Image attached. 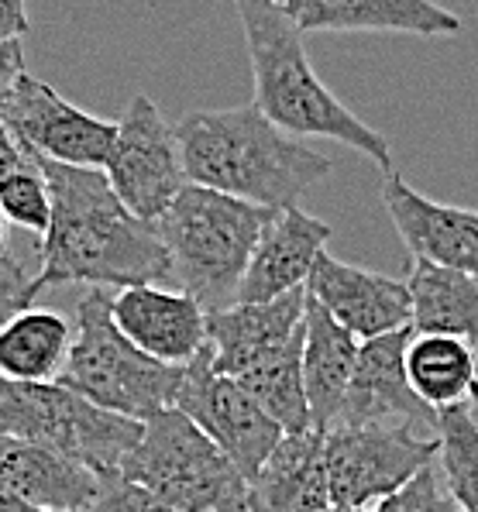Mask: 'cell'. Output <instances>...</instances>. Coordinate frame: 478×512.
Here are the masks:
<instances>
[{
    "mask_svg": "<svg viewBox=\"0 0 478 512\" xmlns=\"http://www.w3.org/2000/svg\"><path fill=\"white\" fill-rule=\"evenodd\" d=\"M141 420L90 403L62 382L0 375V437L52 447L93 471H114L141 437Z\"/></svg>",
    "mask_w": 478,
    "mask_h": 512,
    "instance_id": "52a82bcc",
    "label": "cell"
},
{
    "mask_svg": "<svg viewBox=\"0 0 478 512\" xmlns=\"http://www.w3.org/2000/svg\"><path fill=\"white\" fill-rule=\"evenodd\" d=\"M104 172L114 193L124 200V207L145 220H155V224L166 217L172 200L183 193L186 172L176 135L145 93L131 97L124 117L117 121V135Z\"/></svg>",
    "mask_w": 478,
    "mask_h": 512,
    "instance_id": "8fae6325",
    "label": "cell"
},
{
    "mask_svg": "<svg viewBox=\"0 0 478 512\" xmlns=\"http://www.w3.org/2000/svg\"><path fill=\"white\" fill-rule=\"evenodd\" d=\"M176 409H183L197 427L234 461V468L255 482L262 464L282 440V427L255 403V396L231 375L214 372L210 351H203L183 368L176 392Z\"/></svg>",
    "mask_w": 478,
    "mask_h": 512,
    "instance_id": "30bf717a",
    "label": "cell"
},
{
    "mask_svg": "<svg viewBox=\"0 0 478 512\" xmlns=\"http://www.w3.org/2000/svg\"><path fill=\"white\" fill-rule=\"evenodd\" d=\"M307 293L341 327H348L358 341L410 327L413 320L410 286L403 279H389V275L358 269V265H344L327 251H320L317 262H313L307 275Z\"/></svg>",
    "mask_w": 478,
    "mask_h": 512,
    "instance_id": "4fadbf2b",
    "label": "cell"
},
{
    "mask_svg": "<svg viewBox=\"0 0 478 512\" xmlns=\"http://www.w3.org/2000/svg\"><path fill=\"white\" fill-rule=\"evenodd\" d=\"M372 512H465L451 488H444V471H437L434 461H427L413 478H406L396 492L375 502Z\"/></svg>",
    "mask_w": 478,
    "mask_h": 512,
    "instance_id": "83f0119b",
    "label": "cell"
},
{
    "mask_svg": "<svg viewBox=\"0 0 478 512\" xmlns=\"http://www.w3.org/2000/svg\"><path fill=\"white\" fill-rule=\"evenodd\" d=\"M303 31H399V35H458L465 21L434 0H296L286 7Z\"/></svg>",
    "mask_w": 478,
    "mask_h": 512,
    "instance_id": "d6986e66",
    "label": "cell"
},
{
    "mask_svg": "<svg viewBox=\"0 0 478 512\" xmlns=\"http://www.w3.org/2000/svg\"><path fill=\"white\" fill-rule=\"evenodd\" d=\"M0 512H49V509H38V506H31V502L18 499V495H11V492L0 488Z\"/></svg>",
    "mask_w": 478,
    "mask_h": 512,
    "instance_id": "836d02e7",
    "label": "cell"
},
{
    "mask_svg": "<svg viewBox=\"0 0 478 512\" xmlns=\"http://www.w3.org/2000/svg\"><path fill=\"white\" fill-rule=\"evenodd\" d=\"M358 337L341 327L324 306L307 293L303 313V382H307L310 423L327 430L338 420L358 361Z\"/></svg>",
    "mask_w": 478,
    "mask_h": 512,
    "instance_id": "44dd1931",
    "label": "cell"
},
{
    "mask_svg": "<svg viewBox=\"0 0 478 512\" xmlns=\"http://www.w3.org/2000/svg\"><path fill=\"white\" fill-rule=\"evenodd\" d=\"M245 28L255 76V107L286 135L331 138L362 152L382 172H393V148L355 110H348L313 73L303 31L272 0H234Z\"/></svg>",
    "mask_w": 478,
    "mask_h": 512,
    "instance_id": "3957f363",
    "label": "cell"
},
{
    "mask_svg": "<svg viewBox=\"0 0 478 512\" xmlns=\"http://www.w3.org/2000/svg\"><path fill=\"white\" fill-rule=\"evenodd\" d=\"M327 241H331V227L324 220L303 214L300 207L276 210L252 251L238 303H262L307 286V275Z\"/></svg>",
    "mask_w": 478,
    "mask_h": 512,
    "instance_id": "e0dca14e",
    "label": "cell"
},
{
    "mask_svg": "<svg viewBox=\"0 0 478 512\" xmlns=\"http://www.w3.org/2000/svg\"><path fill=\"white\" fill-rule=\"evenodd\" d=\"M272 214L262 203L186 183L159 220L179 289L197 296L207 313L238 303L241 279Z\"/></svg>",
    "mask_w": 478,
    "mask_h": 512,
    "instance_id": "277c9868",
    "label": "cell"
},
{
    "mask_svg": "<svg viewBox=\"0 0 478 512\" xmlns=\"http://www.w3.org/2000/svg\"><path fill=\"white\" fill-rule=\"evenodd\" d=\"M97 475H100V485L86 512H176L172 506H166L159 495L148 492L145 485L121 475V468L97 471Z\"/></svg>",
    "mask_w": 478,
    "mask_h": 512,
    "instance_id": "f1b7e54d",
    "label": "cell"
},
{
    "mask_svg": "<svg viewBox=\"0 0 478 512\" xmlns=\"http://www.w3.org/2000/svg\"><path fill=\"white\" fill-rule=\"evenodd\" d=\"M320 512H365V509H351V506H327V509H320Z\"/></svg>",
    "mask_w": 478,
    "mask_h": 512,
    "instance_id": "8d00e7d4",
    "label": "cell"
},
{
    "mask_svg": "<svg viewBox=\"0 0 478 512\" xmlns=\"http://www.w3.org/2000/svg\"><path fill=\"white\" fill-rule=\"evenodd\" d=\"M52 196V220L38 248V275L28 296L49 286L128 289L172 279L169 248L155 220L131 214L104 169L35 159Z\"/></svg>",
    "mask_w": 478,
    "mask_h": 512,
    "instance_id": "6da1fadb",
    "label": "cell"
},
{
    "mask_svg": "<svg viewBox=\"0 0 478 512\" xmlns=\"http://www.w3.org/2000/svg\"><path fill=\"white\" fill-rule=\"evenodd\" d=\"M28 286H31V279L18 265V258H14L11 251H0V324H7L14 313L31 306Z\"/></svg>",
    "mask_w": 478,
    "mask_h": 512,
    "instance_id": "f546056e",
    "label": "cell"
},
{
    "mask_svg": "<svg viewBox=\"0 0 478 512\" xmlns=\"http://www.w3.org/2000/svg\"><path fill=\"white\" fill-rule=\"evenodd\" d=\"M0 207H4V217L11 220V224L25 227V231H35V234L49 231L52 196L35 159L0 179Z\"/></svg>",
    "mask_w": 478,
    "mask_h": 512,
    "instance_id": "4316f807",
    "label": "cell"
},
{
    "mask_svg": "<svg viewBox=\"0 0 478 512\" xmlns=\"http://www.w3.org/2000/svg\"><path fill=\"white\" fill-rule=\"evenodd\" d=\"M441 471L451 495L465 512H478V423L468 403L437 409Z\"/></svg>",
    "mask_w": 478,
    "mask_h": 512,
    "instance_id": "484cf974",
    "label": "cell"
},
{
    "mask_svg": "<svg viewBox=\"0 0 478 512\" xmlns=\"http://www.w3.org/2000/svg\"><path fill=\"white\" fill-rule=\"evenodd\" d=\"M468 409H472V416H475V423H478V378H475L472 392H468Z\"/></svg>",
    "mask_w": 478,
    "mask_h": 512,
    "instance_id": "e575fe53",
    "label": "cell"
},
{
    "mask_svg": "<svg viewBox=\"0 0 478 512\" xmlns=\"http://www.w3.org/2000/svg\"><path fill=\"white\" fill-rule=\"evenodd\" d=\"M410 303L413 330L420 334H451L478 344V275L448 265L410 258Z\"/></svg>",
    "mask_w": 478,
    "mask_h": 512,
    "instance_id": "7402d4cb",
    "label": "cell"
},
{
    "mask_svg": "<svg viewBox=\"0 0 478 512\" xmlns=\"http://www.w3.org/2000/svg\"><path fill=\"white\" fill-rule=\"evenodd\" d=\"M0 121L28 159H52L83 169H104L117 124L69 104L56 86L21 73L0 90Z\"/></svg>",
    "mask_w": 478,
    "mask_h": 512,
    "instance_id": "9c48e42d",
    "label": "cell"
},
{
    "mask_svg": "<svg viewBox=\"0 0 478 512\" xmlns=\"http://www.w3.org/2000/svg\"><path fill=\"white\" fill-rule=\"evenodd\" d=\"M121 475L145 485L176 512H248V478L183 409L145 420Z\"/></svg>",
    "mask_w": 478,
    "mask_h": 512,
    "instance_id": "8992f818",
    "label": "cell"
},
{
    "mask_svg": "<svg viewBox=\"0 0 478 512\" xmlns=\"http://www.w3.org/2000/svg\"><path fill=\"white\" fill-rule=\"evenodd\" d=\"M382 203H386L410 258H427V262L478 275V210L430 200L406 183L396 169L386 172Z\"/></svg>",
    "mask_w": 478,
    "mask_h": 512,
    "instance_id": "2e32d148",
    "label": "cell"
},
{
    "mask_svg": "<svg viewBox=\"0 0 478 512\" xmlns=\"http://www.w3.org/2000/svg\"><path fill=\"white\" fill-rule=\"evenodd\" d=\"M238 382L255 396V403L279 423L282 433L310 430V403L307 382H303V334L293 344H286L272 358L258 361Z\"/></svg>",
    "mask_w": 478,
    "mask_h": 512,
    "instance_id": "d4e9b609",
    "label": "cell"
},
{
    "mask_svg": "<svg viewBox=\"0 0 478 512\" xmlns=\"http://www.w3.org/2000/svg\"><path fill=\"white\" fill-rule=\"evenodd\" d=\"M307 286L262 303H231L227 310L207 313L210 365L221 375H245L258 361L272 358L303 334Z\"/></svg>",
    "mask_w": 478,
    "mask_h": 512,
    "instance_id": "5bb4252c",
    "label": "cell"
},
{
    "mask_svg": "<svg viewBox=\"0 0 478 512\" xmlns=\"http://www.w3.org/2000/svg\"><path fill=\"white\" fill-rule=\"evenodd\" d=\"M272 4H279V7H289V4H296V0H272Z\"/></svg>",
    "mask_w": 478,
    "mask_h": 512,
    "instance_id": "74e56055",
    "label": "cell"
},
{
    "mask_svg": "<svg viewBox=\"0 0 478 512\" xmlns=\"http://www.w3.org/2000/svg\"><path fill=\"white\" fill-rule=\"evenodd\" d=\"M0 251H7V217H4V207H0Z\"/></svg>",
    "mask_w": 478,
    "mask_h": 512,
    "instance_id": "d590c367",
    "label": "cell"
},
{
    "mask_svg": "<svg viewBox=\"0 0 478 512\" xmlns=\"http://www.w3.org/2000/svg\"><path fill=\"white\" fill-rule=\"evenodd\" d=\"M331 506L324 430L282 433L276 451L255 475L248 492L252 512H320Z\"/></svg>",
    "mask_w": 478,
    "mask_h": 512,
    "instance_id": "ffe728a7",
    "label": "cell"
},
{
    "mask_svg": "<svg viewBox=\"0 0 478 512\" xmlns=\"http://www.w3.org/2000/svg\"><path fill=\"white\" fill-rule=\"evenodd\" d=\"M406 378H410L413 392L434 409L468 403V392L478 378L475 344L451 334L413 330L410 348H406Z\"/></svg>",
    "mask_w": 478,
    "mask_h": 512,
    "instance_id": "cb8c5ba5",
    "label": "cell"
},
{
    "mask_svg": "<svg viewBox=\"0 0 478 512\" xmlns=\"http://www.w3.org/2000/svg\"><path fill=\"white\" fill-rule=\"evenodd\" d=\"M437 451L441 440L410 423H334L324 430L331 506L365 509L368 502L386 499L423 464L434 461Z\"/></svg>",
    "mask_w": 478,
    "mask_h": 512,
    "instance_id": "ba28073f",
    "label": "cell"
},
{
    "mask_svg": "<svg viewBox=\"0 0 478 512\" xmlns=\"http://www.w3.org/2000/svg\"><path fill=\"white\" fill-rule=\"evenodd\" d=\"M410 337H413V324L362 341L348 396H344V406L334 423H344V427H362V423H410V427L437 437V409L423 403L417 392H413L410 378H406V348H410Z\"/></svg>",
    "mask_w": 478,
    "mask_h": 512,
    "instance_id": "7c38bea8",
    "label": "cell"
},
{
    "mask_svg": "<svg viewBox=\"0 0 478 512\" xmlns=\"http://www.w3.org/2000/svg\"><path fill=\"white\" fill-rule=\"evenodd\" d=\"M186 183L282 210L331 176V159L300 145L255 104L190 110L172 128Z\"/></svg>",
    "mask_w": 478,
    "mask_h": 512,
    "instance_id": "7a4b0ae2",
    "label": "cell"
},
{
    "mask_svg": "<svg viewBox=\"0 0 478 512\" xmlns=\"http://www.w3.org/2000/svg\"><path fill=\"white\" fill-rule=\"evenodd\" d=\"M25 162H31L25 152L18 148V141L11 138V131L4 128V121H0V179L7 176V172L21 169Z\"/></svg>",
    "mask_w": 478,
    "mask_h": 512,
    "instance_id": "d6a6232c",
    "label": "cell"
},
{
    "mask_svg": "<svg viewBox=\"0 0 478 512\" xmlns=\"http://www.w3.org/2000/svg\"><path fill=\"white\" fill-rule=\"evenodd\" d=\"M31 31L25 0H0V42H14Z\"/></svg>",
    "mask_w": 478,
    "mask_h": 512,
    "instance_id": "4dcf8cb0",
    "label": "cell"
},
{
    "mask_svg": "<svg viewBox=\"0 0 478 512\" xmlns=\"http://www.w3.org/2000/svg\"><path fill=\"white\" fill-rule=\"evenodd\" d=\"M111 313L141 351L166 365H190L207 344V310L186 289H159V282L117 289Z\"/></svg>",
    "mask_w": 478,
    "mask_h": 512,
    "instance_id": "9a60e30c",
    "label": "cell"
},
{
    "mask_svg": "<svg viewBox=\"0 0 478 512\" xmlns=\"http://www.w3.org/2000/svg\"><path fill=\"white\" fill-rule=\"evenodd\" d=\"M97 485V471L52 447L0 437V488L31 506L49 512H86Z\"/></svg>",
    "mask_w": 478,
    "mask_h": 512,
    "instance_id": "ac0fdd59",
    "label": "cell"
},
{
    "mask_svg": "<svg viewBox=\"0 0 478 512\" xmlns=\"http://www.w3.org/2000/svg\"><path fill=\"white\" fill-rule=\"evenodd\" d=\"M114 293L93 286L73 317V344H69L66 365L56 382L80 392L90 403L131 416V420H152L155 413L176 403L179 382L186 365H166L152 358L114 324L111 313Z\"/></svg>",
    "mask_w": 478,
    "mask_h": 512,
    "instance_id": "5b68a950",
    "label": "cell"
},
{
    "mask_svg": "<svg viewBox=\"0 0 478 512\" xmlns=\"http://www.w3.org/2000/svg\"><path fill=\"white\" fill-rule=\"evenodd\" d=\"M73 324L52 310H21L0 324V375L18 382H56L66 365Z\"/></svg>",
    "mask_w": 478,
    "mask_h": 512,
    "instance_id": "603a6c76",
    "label": "cell"
},
{
    "mask_svg": "<svg viewBox=\"0 0 478 512\" xmlns=\"http://www.w3.org/2000/svg\"><path fill=\"white\" fill-rule=\"evenodd\" d=\"M248 512H252V509H248Z\"/></svg>",
    "mask_w": 478,
    "mask_h": 512,
    "instance_id": "f35d334b",
    "label": "cell"
},
{
    "mask_svg": "<svg viewBox=\"0 0 478 512\" xmlns=\"http://www.w3.org/2000/svg\"><path fill=\"white\" fill-rule=\"evenodd\" d=\"M21 73H25V49H21V38L0 42V90H7Z\"/></svg>",
    "mask_w": 478,
    "mask_h": 512,
    "instance_id": "1f68e13d",
    "label": "cell"
}]
</instances>
